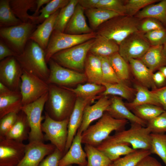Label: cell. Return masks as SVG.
I'll return each instance as SVG.
<instances>
[{"instance_id":"6da1fadb","label":"cell","mask_w":166,"mask_h":166,"mask_svg":"<svg viewBox=\"0 0 166 166\" xmlns=\"http://www.w3.org/2000/svg\"><path fill=\"white\" fill-rule=\"evenodd\" d=\"M49 85L48 96L45 106V112L55 120L61 121L69 118L75 103V95L65 87Z\"/></svg>"},{"instance_id":"7a4b0ae2","label":"cell","mask_w":166,"mask_h":166,"mask_svg":"<svg viewBox=\"0 0 166 166\" xmlns=\"http://www.w3.org/2000/svg\"><path fill=\"white\" fill-rule=\"evenodd\" d=\"M23 71L32 74L47 82L50 71L45 51L38 44L29 40L23 52L15 57Z\"/></svg>"},{"instance_id":"3957f363","label":"cell","mask_w":166,"mask_h":166,"mask_svg":"<svg viewBox=\"0 0 166 166\" xmlns=\"http://www.w3.org/2000/svg\"><path fill=\"white\" fill-rule=\"evenodd\" d=\"M140 21L134 16L119 15L102 24L95 32L119 45L128 36L138 31Z\"/></svg>"},{"instance_id":"277c9868","label":"cell","mask_w":166,"mask_h":166,"mask_svg":"<svg viewBox=\"0 0 166 166\" xmlns=\"http://www.w3.org/2000/svg\"><path fill=\"white\" fill-rule=\"evenodd\" d=\"M128 121L126 120L115 119L105 112L95 124L90 125L82 132V144L97 147L113 131L124 130Z\"/></svg>"},{"instance_id":"5b68a950","label":"cell","mask_w":166,"mask_h":166,"mask_svg":"<svg viewBox=\"0 0 166 166\" xmlns=\"http://www.w3.org/2000/svg\"><path fill=\"white\" fill-rule=\"evenodd\" d=\"M94 39L59 51L51 59L63 67L83 73L86 59Z\"/></svg>"},{"instance_id":"8992f818","label":"cell","mask_w":166,"mask_h":166,"mask_svg":"<svg viewBox=\"0 0 166 166\" xmlns=\"http://www.w3.org/2000/svg\"><path fill=\"white\" fill-rule=\"evenodd\" d=\"M36 26V24L29 22L0 28L1 40L18 55L20 54L23 52Z\"/></svg>"},{"instance_id":"52a82bcc","label":"cell","mask_w":166,"mask_h":166,"mask_svg":"<svg viewBox=\"0 0 166 166\" xmlns=\"http://www.w3.org/2000/svg\"><path fill=\"white\" fill-rule=\"evenodd\" d=\"M95 31L81 35H73L53 30L45 50V59L48 63L55 53L94 38Z\"/></svg>"},{"instance_id":"ba28073f","label":"cell","mask_w":166,"mask_h":166,"mask_svg":"<svg viewBox=\"0 0 166 166\" xmlns=\"http://www.w3.org/2000/svg\"><path fill=\"white\" fill-rule=\"evenodd\" d=\"M48 96V92L40 98L31 103L23 105L21 111L26 115L30 127L28 139L30 142H43L44 137L41 128L44 116L42 115Z\"/></svg>"},{"instance_id":"9c48e42d","label":"cell","mask_w":166,"mask_h":166,"mask_svg":"<svg viewBox=\"0 0 166 166\" xmlns=\"http://www.w3.org/2000/svg\"><path fill=\"white\" fill-rule=\"evenodd\" d=\"M151 132L148 128L140 124L132 123L130 128L117 132L108 137L113 140L126 143L135 150H149L151 147Z\"/></svg>"},{"instance_id":"30bf717a","label":"cell","mask_w":166,"mask_h":166,"mask_svg":"<svg viewBox=\"0 0 166 166\" xmlns=\"http://www.w3.org/2000/svg\"><path fill=\"white\" fill-rule=\"evenodd\" d=\"M44 112V121L41 125L42 131L45 133L44 138L50 141L64 154L68 137L69 118L57 121Z\"/></svg>"},{"instance_id":"8fae6325","label":"cell","mask_w":166,"mask_h":166,"mask_svg":"<svg viewBox=\"0 0 166 166\" xmlns=\"http://www.w3.org/2000/svg\"><path fill=\"white\" fill-rule=\"evenodd\" d=\"M48 64L50 73L47 83L63 87L69 88L87 81L84 73L63 67L51 58Z\"/></svg>"},{"instance_id":"7c38bea8","label":"cell","mask_w":166,"mask_h":166,"mask_svg":"<svg viewBox=\"0 0 166 166\" xmlns=\"http://www.w3.org/2000/svg\"><path fill=\"white\" fill-rule=\"evenodd\" d=\"M49 85L38 77L23 71L20 91L23 105L32 103L48 92Z\"/></svg>"},{"instance_id":"4fadbf2b","label":"cell","mask_w":166,"mask_h":166,"mask_svg":"<svg viewBox=\"0 0 166 166\" xmlns=\"http://www.w3.org/2000/svg\"><path fill=\"white\" fill-rule=\"evenodd\" d=\"M151 46L144 34L137 31L128 36L120 43L118 53L128 62L132 59H140Z\"/></svg>"},{"instance_id":"5bb4252c","label":"cell","mask_w":166,"mask_h":166,"mask_svg":"<svg viewBox=\"0 0 166 166\" xmlns=\"http://www.w3.org/2000/svg\"><path fill=\"white\" fill-rule=\"evenodd\" d=\"M23 72L15 57L5 58L0 62V82L10 90L20 91Z\"/></svg>"},{"instance_id":"9a60e30c","label":"cell","mask_w":166,"mask_h":166,"mask_svg":"<svg viewBox=\"0 0 166 166\" xmlns=\"http://www.w3.org/2000/svg\"><path fill=\"white\" fill-rule=\"evenodd\" d=\"M23 142L0 138V166H17L25 154Z\"/></svg>"},{"instance_id":"2e32d148","label":"cell","mask_w":166,"mask_h":166,"mask_svg":"<svg viewBox=\"0 0 166 166\" xmlns=\"http://www.w3.org/2000/svg\"><path fill=\"white\" fill-rule=\"evenodd\" d=\"M56 148L52 144L43 142H29L26 145L24 155L17 166H38L43 158Z\"/></svg>"},{"instance_id":"e0dca14e","label":"cell","mask_w":166,"mask_h":166,"mask_svg":"<svg viewBox=\"0 0 166 166\" xmlns=\"http://www.w3.org/2000/svg\"><path fill=\"white\" fill-rule=\"evenodd\" d=\"M94 100L77 97L74 108L69 118L68 126V137L64 155L70 148L81 124L85 107L87 105L90 104Z\"/></svg>"},{"instance_id":"ac0fdd59","label":"cell","mask_w":166,"mask_h":166,"mask_svg":"<svg viewBox=\"0 0 166 166\" xmlns=\"http://www.w3.org/2000/svg\"><path fill=\"white\" fill-rule=\"evenodd\" d=\"M22 106L20 91L10 90L0 82V119L11 113H19Z\"/></svg>"},{"instance_id":"d6986e66","label":"cell","mask_w":166,"mask_h":166,"mask_svg":"<svg viewBox=\"0 0 166 166\" xmlns=\"http://www.w3.org/2000/svg\"><path fill=\"white\" fill-rule=\"evenodd\" d=\"M111 103V98L108 96H101L94 104L87 105L84 109L82 123L78 131L82 133L93 121L100 118Z\"/></svg>"},{"instance_id":"ffe728a7","label":"cell","mask_w":166,"mask_h":166,"mask_svg":"<svg viewBox=\"0 0 166 166\" xmlns=\"http://www.w3.org/2000/svg\"><path fill=\"white\" fill-rule=\"evenodd\" d=\"M82 134L77 131L69 150L60 160L59 166H66L73 164L80 166H86L87 156L81 146Z\"/></svg>"},{"instance_id":"44dd1931","label":"cell","mask_w":166,"mask_h":166,"mask_svg":"<svg viewBox=\"0 0 166 166\" xmlns=\"http://www.w3.org/2000/svg\"><path fill=\"white\" fill-rule=\"evenodd\" d=\"M111 103L106 112L113 118L119 120H126L131 123H135L146 127L147 122L140 119L125 105L121 98L115 96L111 98Z\"/></svg>"},{"instance_id":"7402d4cb","label":"cell","mask_w":166,"mask_h":166,"mask_svg":"<svg viewBox=\"0 0 166 166\" xmlns=\"http://www.w3.org/2000/svg\"><path fill=\"white\" fill-rule=\"evenodd\" d=\"M60 10L38 26L29 38V40L36 43L45 51L53 30L55 20Z\"/></svg>"},{"instance_id":"603a6c76","label":"cell","mask_w":166,"mask_h":166,"mask_svg":"<svg viewBox=\"0 0 166 166\" xmlns=\"http://www.w3.org/2000/svg\"><path fill=\"white\" fill-rule=\"evenodd\" d=\"M126 143L111 140L108 137L96 147L113 162L122 156H125L136 150Z\"/></svg>"},{"instance_id":"cb8c5ba5","label":"cell","mask_w":166,"mask_h":166,"mask_svg":"<svg viewBox=\"0 0 166 166\" xmlns=\"http://www.w3.org/2000/svg\"><path fill=\"white\" fill-rule=\"evenodd\" d=\"M85 10L77 4L64 33L73 35H81L94 32L87 23L84 14Z\"/></svg>"},{"instance_id":"d4e9b609","label":"cell","mask_w":166,"mask_h":166,"mask_svg":"<svg viewBox=\"0 0 166 166\" xmlns=\"http://www.w3.org/2000/svg\"><path fill=\"white\" fill-rule=\"evenodd\" d=\"M128 62L132 73L139 83L152 90L157 88L153 79V72L142 61L139 59H132Z\"/></svg>"},{"instance_id":"484cf974","label":"cell","mask_w":166,"mask_h":166,"mask_svg":"<svg viewBox=\"0 0 166 166\" xmlns=\"http://www.w3.org/2000/svg\"><path fill=\"white\" fill-rule=\"evenodd\" d=\"M89 83L102 85V65L100 57L89 52L86 57L84 73Z\"/></svg>"},{"instance_id":"4316f807","label":"cell","mask_w":166,"mask_h":166,"mask_svg":"<svg viewBox=\"0 0 166 166\" xmlns=\"http://www.w3.org/2000/svg\"><path fill=\"white\" fill-rule=\"evenodd\" d=\"M119 50V45L115 42L97 34L89 52L99 57H107Z\"/></svg>"},{"instance_id":"83f0119b","label":"cell","mask_w":166,"mask_h":166,"mask_svg":"<svg viewBox=\"0 0 166 166\" xmlns=\"http://www.w3.org/2000/svg\"><path fill=\"white\" fill-rule=\"evenodd\" d=\"M153 72L161 67L166 66V55L163 45L152 46L140 59Z\"/></svg>"},{"instance_id":"f1b7e54d","label":"cell","mask_w":166,"mask_h":166,"mask_svg":"<svg viewBox=\"0 0 166 166\" xmlns=\"http://www.w3.org/2000/svg\"><path fill=\"white\" fill-rule=\"evenodd\" d=\"M134 17L140 20L147 18L156 19L166 28V0H160L146 6Z\"/></svg>"},{"instance_id":"f546056e","label":"cell","mask_w":166,"mask_h":166,"mask_svg":"<svg viewBox=\"0 0 166 166\" xmlns=\"http://www.w3.org/2000/svg\"><path fill=\"white\" fill-rule=\"evenodd\" d=\"M30 128L26 116L21 111L12 127L6 135L5 138L22 142L28 139Z\"/></svg>"},{"instance_id":"4dcf8cb0","label":"cell","mask_w":166,"mask_h":166,"mask_svg":"<svg viewBox=\"0 0 166 166\" xmlns=\"http://www.w3.org/2000/svg\"><path fill=\"white\" fill-rule=\"evenodd\" d=\"M134 88L136 91L135 97L131 101L125 103L130 110H132L137 106L147 104L161 107L152 90H149L148 89L139 83L135 84Z\"/></svg>"},{"instance_id":"1f68e13d","label":"cell","mask_w":166,"mask_h":166,"mask_svg":"<svg viewBox=\"0 0 166 166\" xmlns=\"http://www.w3.org/2000/svg\"><path fill=\"white\" fill-rule=\"evenodd\" d=\"M85 13L93 30H96L105 22L119 15L115 12L99 8L85 10Z\"/></svg>"},{"instance_id":"d6a6232c","label":"cell","mask_w":166,"mask_h":166,"mask_svg":"<svg viewBox=\"0 0 166 166\" xmlns=\"http://www.w3.org/2000/svg\"><path fill=\"white\" fill-rule=\"evenodd\" d=\"M102 85L105 86V90L100 96H118L131 101L136 93L135 89L129 87L124 82L115 84L102 83Z\"/></svg>"},{"instance_id":"836d02e7","label":"cell","mask_w":166,"mask_h":166,"mask_svg":"<svg viewBox=\"0 0 166 166\" xmlns=\"http://www.w3.org/2000/svg\"><path fill=\"white\" fill-rule=\"evenodd\" d=\"M64 87L73 92L77 97L94 99L99 97L97 95H100L105 90V86L102 85L89 82L78 84L75 88Z\"/></svg>"},{"instance_id":"e575fe53","label":"cell","mask_w":166,"mask_h":166,"mask_svg":"<svg viewBox=\"0 0 166 166\" xmlns=\"http://www.w3.org/2000/svg\"><path fill=\"white\" fill-rule=\"evenodd\" d=\"M37 0H10V7L16 17L23 23L31 22L28 10L36 8Z\"/></svg>"},{"instance_id":"d590c367","label":"cell","mask_w":166,"mask_h":166,"mask_svg":"<svg viewBox=\"0 0 166 166\" xmlns=\"http://www.w3.org/2000/svg\"><path fill=\"white\" fill-rule=\"evenodd\" d=\"M70 0H52L39 11L37 16L31 15L30 22L36 25L42 23L46 19L58 10L67 5Z\"/></svg>"},{"instance_id":"8d00e7d4","label":"cell","mask_w":166,"mask_h":166,"mask_svg":"<svg viewBox=\"0 0 166 166\" xmlns=\"http://www.w3.org/2000/svg\"><path fill=\"white\" fill-rule=\"evenodd\" d=\"M78 3V0H70L67 5L60 10L55 20L53 30L64 32Z\"/></svg>"},{"instance_id":"74e56055","label":"cell","mask_w":166,"mask_h":166,"mask_svg":"<svg viewBox=\"0 0 166 166\" xmlns=\"http://www.w3.org/2000/svg\"><path fill=\"white\" fill-rule=\"evenodd\" d=\"M84 150L87 158L86 166H109L113 162L96 147L85 144Z\"/></svg>"},{"instance_id":"f35d334b","label":"cell","mask_w":166,"mask_h":166,"mask_svg":"<svg viewBox=\"0 0 166 166\" xmlns=\"http://www.w3.org/2000/svg\"><path fill=\"white\" fill-rule=\"evenodd\" d=\"M10 1L0 0L1 28L15 26L23 23L13 12L10 6Z\"/></svg>"},{"instance_id":"ab89813d","label":"cell","mask_w":166,"mask_h":166,"mask_svg":"<svg viewBox=\"0 0 166 166\" xmlns=\"http://www.w3.org/2000/svg\"><path fill=\"white\" fill-rule=\"evenodd\" d=\"M107 58L117 75L121 81L124 82L129 78V68L124 59L118 52L115 53Z\"/></svg>"},{"instance_id":"60d3db41","label":"cell","mask_w":166,"mask_h":166,"mask_svg":"<svg viewBox=\"0 0 166 166\" xmlns=\"http://www.w3.org/2000/svg\"><path fill=\"white\" fill-rule=\"evenodd\" d=\"M132 110L135 115L147 122L165 111L161 107L149 104L137 106Z\"/></svg>"},{"instance_id":"b9f144b4","label":"cell","mask_w":166,"mask_h":166,"mask_svg":"<svg viewBox=\"0 0 166 166\" xmlns=\"http://www.w3.org/2000/svg\"><path fill=\"white\" fill-rule=\"evenodd\" d=\"M151 154L158 155L166 166V134L151 133Z\"/></svg>"},{"instance_id":"7bdbcfd3","label":"cell","mask_w":166,"mask_h":166,"mask_svg":"<svg viewBox=\"0 0 166 166\" xmlns=\"http://www.w3.org/2000/svg\"><path fill=\"white\" fill-rule=\"evenodd\" d=\"M151 154L149 150H136L113 162V166H136L143 158Z\"/></svg>"},{"instance_id":"ee69618b","label":"cell","mask_w":166,"mask_h":166,"mask_svg":"<svg viewBox=\"0 0 166 166\" xmlns=\"http://www.w3.org/2000/svg\"><path fill=\"white\" fill-rule=\"evenodd\" d=\"M99 57L101 62L103 83L115 84L124 82L117 75L107 57Z\"/></svg>"},{"instance_id":"f6af8a7d","label":"cell","mask_w":166,"mask_h":166,"mask_svg":"<svg viewBox=\"0 0 166 166\" xmlns=\"http://www.w3.org/2000/svg\"><path fill=\"white\" fill-rule=\"evenodd\" d=\"M158 0H129L124 1L126 15L134 16L141 9L159 2Z\"/></svg>"},{"instance_id":"bcb514c9","label":"cell","mask_w":166,"mask_h":166,"mask_svg":"<svg viewBox=\"0 0 166 166\" xmlns=\"http://www.w3.org/2000/svg\"><path fill=\"white\" fill-rule=\"evenodd\" d=\"M97 8L113 11L119 15H126L124 1L100 0Z\"/></svg>"},{"instance_id":"7dc6e473","label":"cell","mask_w":166,"mask_h":166,"mask_svg":"<svg viewBox=\"0 0 166 166\" xmlns=\"http://www.w3.org/2000/svg\"><path fill=\"white\" fill-rule=\"evenodd\" d=\"M146 127L151 133H165L166 132V111L147 122Z\"/></svg>"},{"instance_id":"c3c4849f","label":"cell","mask_w":166,"mask_h":166,"mask_svg":"<svg viewBox=\"0 0 166 166\" xmlns=\"http://www.w3.org/2000/svg\"><path fill=\"white\" fill-rule=\"evenodd\" d=\"M144 36L151 46L163 45L166 42V28L150 31Z\"/></svg>"},{"instance_id":"681fc988","label":"cell","mask_w":166,"mask_h":166,"mask_svg":"<svg viewBox=\"0 0 166 166\" xmlns=\"http://www.w3.org/2000/svg\"><path fill=\"white\" fill-rule=\"evenodd\" d=\"M19 113H8L2 118L0 121V138H4L15 122Z\"/></svg>"},{"instance_id":"f907efd6","label":"cell","mask_w":166,"mask_h":166,"mask_svg":"<svg viewBox=\"0 0 166 166\" xmlns=\"http://www.w3.org/2000/svg\"><path fill=\"white\" fill-rule=\"evenodd\" d=\"M166 28L159 21L150 18L140 20L138 27V31L144 34L148 32L156 30Z\"/></svg>"},{"instance_id":"816d5d0a","label":"cell","mask_w":166,"mask_h":166,"mask_svg":"<svg viewBox=\"0 0 166 166\" xmlns=\"http://www.w3.org/2000/svg\"><path fill=\"white\" fill-rule=\"evenodd\" d=\"M64 153L56 148L40 163L38 166H59Z\"/></svg>"},{"instance_id":"f5cc1de1","label":"cell","mask_w":166,"mask_h":166,"mask_svg":"<svg viewBox=\"0 0 166 166\" xmlns=\"http://www.w3.org/2000/svg\"><path fill=\"white\" fill-rule=\"evenodd\" d=\"M160 105L166 111V86L152 90Z\"/></svg>"},{"instance_id":"db71d44e","label":"cell","mask_w":166,"mask_h":166,"mask_svg":"<svg viewBox=\"0 0 166 166\" xmlns=\"http://www.w3.org/2000/svg\"><path fill=\"white\" fill-rule=\"evenodd\" d=\"M18 55L9 47L2 41H0V60L8 57H16Z\"/></svg>"},{"instance_id":"11a10c76","label":"cell","mask_w":166,"mask_h":166,"mask_svg":"<svg viewBox=\"0 0 166 166\" xmlns=\"http://www.w3.org/2000/svg\"><path fill=\"white\" fill-rule=\"evenodd\" d=\"M136 166H162V165L156 158L149 155L141 160Z\"/></svg>"},{"instance_id":"9f6ffc18","label":"cell","mask_w":166,"mask_h":166,"mask_svg":"<svg viewBox=\"0 0 166 166\" xmlns=\"http://www.w3.org/2000/svg\"><path fill=\"white\" fill-rule=\"evenodd\" d=\"M153 79L157 88L166 86V78L160 71L153 74Z\"/></svg>"},{"instance_id":"6f0895ef","label":"cell","mask_w":166,"mask_h":166,"mask_svg":"<svg viewBox=\"0 0 166 166\" xmlns=\"http://www.w3.org/2000/svg\"><path fill=\"white\" fill-rule=\"evenodd\" d=\"M100 0H78V4L84 9L97 8Z\"/></svg>"},{"instance_id":"680465c9","label":"cell","mask_w":166,"mask_h":166,"mask_svg":"<svg viewBox=\"0 0 166 166\" xmlns=\"http://www.w3.org/2000/svg\"><path fill=\"white\" fill-rule=\"evenodd\" d=\"M51 0H37L36 9L32 16H38L41 7L45 4H47Z\"/></svg>"},{"instance_id":"91938a15","label":"cell","mask_w":166,"mask_h":166,"mask_svg":"<svg viewBox=\"0 0 166 166\" xmlns=\"http://www.w3.org/2000/svg\"><path fill=\"white\" fill-rule=\"evenodd\" d=\"M166 78V66H163L160 68L159 70Z\"/></svg>"},{"instance_id":"94428289","label":"cell","mask_w":166,"mask_h":166,"mask_svg":"<svg viewBox=\"0 0 166 166\" xmlns=\"http://www.w3.org/2000/svg\"><path fill=\"white\" fill-rule=\"evenodd\" d=\"M163 50L165 53L166 55V42L163 45Z\"/></svg>"},{"instance_id":"6125c7cd","label":"cell","mask_w":166,"mask_h":166,"mask_svg":"<svg viewBox=\"0 0 166 166\" xmlns=\"http://www.w3.org/2000/svg\"><path fill=\"white\" fill-rule=\"evenodd\" d=\"M109 166H113V163H112L111 164H110Z\"/></svg>"},{"instance_id":"be15d7a7","label":"cell","mask_w":166,"mask_h":166,"mask_svg":"<svg viewBox=\"0 0 166 166\" xmlns=\"http://www.w3.org/2000/svg\"><path fill=\"white\" fill-rule=\"evenodd\" d=\"M71 166V165H67V166Z\"/></svg>"}]
</instances>
